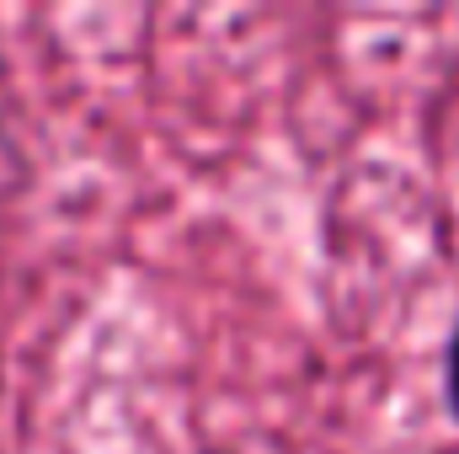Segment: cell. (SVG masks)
Returning <instances> with one entry per match:
<instances>
[{
  "instance_id": "cell-1",
  "label": "cell",
  "mask_w": 459,
  "mask_h": 454,
  "mask_svg": "<svg viewBox=\"0 0 459 454\" xmlns=\"http://www.w3.org/2000/svg\"><path fill=\"white\" fill-rule=\"evenodd\" d=\"M444 401L459 417V327L449 332V347H444Z\"/></svg>"
}]
</instances>
